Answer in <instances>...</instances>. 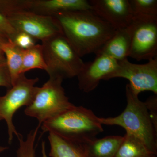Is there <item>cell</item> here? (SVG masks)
<instances>
[{
	"label": "cell",
	"mask_w": 157,
	"mask_h": 157,
	"mask_svg": "<svg viewBox=\"0 0 157 157\" xmlns=\"http://www.w3.org/2000/svg\"><path fill=\"white\" fill-rule=\"evenodd\" d=\"M53 17L81 57L96 54L116 31L93 10L62 12Z\"/></svg>",
	"instance_id": "obj_1"
},
{
	"label": "cell",
	"mask_w": 157,
	"mask_h": 157,
	"mask_svg": "<svg viewBox=\"0 0 157 157\" xmlns=\"http://www.w3.org/2000/svg\"><path fill=\"white\" fill-rule=\"evenodd\" d=\"M98 116L90 109L74 105L41 125L43 133L52 132L82 144L104 132Z\"/></svg>",
	"instance_id": "obj_2"
},
{
	"label": "cell",
	"mask_w": 157,
	"mask_h": 157,
	"mask_svg": "<svg viewBox=\"0 0 157 157\" xmlns=\"http://www.w3.org/2000/svg\"><path fill=\"white\" fill-rule=\"evenodd\" d=\"M127 106L123 112L115 117H99L102 125L119 126L126 133L134 135L144 144L153 154L157 155V129L155 128L144 102L138 95L126 86Z\"/></svg>",
	"instance_id": "obj_3"
},
{
	"label": "cell",
	"mask_w": 157,
	"mask_h": 157,
	"mask_svg": "<svg viewBox=\"0 0 157 157\" xmlns=\"http://www.w3.org/2000/svg\"><path fill=\"white\" fill-rule=\"evenodd\" d=\"M41 45L49 78L77 76L84 63L63 33L42 41Z\"/></svg>",
	"instance_id": "obj_4"
},
{
	"label": "cell",
	"mask_w": 157,
	"mask_h": 157,
	"mask_svg": "<svg viewBox=\"0 0 157 157\" xmlns=\"http://www.w3.org/2000/svg\"><path fill=\"white\" fill-rule=\"evenodd\" d=\"M63 81L61 78H49L42 87H38L32 103L26 107L25 115L37 119L39 127L74 106L66 95Z\"/></svg>",
	"instance_id": "obj_5"
},
{
	"label": "cell",
	"mask_w": 157,
	"mask_h": 157,
	"mask_svg": "<svg viewBox=\"0 0 157 157\" xmlns=\"http://www.w3.org/2000/svg\"><path fill=\"white\" fill-rule=\"evenodd\" d=\"M39 80L38 77L29 78L25 74H20L6 94L0 96V121L5 120L7 124L10 144L13 135L17 137L19 135L13 123V116L20 108L32 103L38 88L35 84Z\"/></svg>",
	"instance_id": "obj_6"
},
{
	"label": "cell",
	"mask_w": 157,
	"mask_h": 157,
	"mask_svg": "<svg viewBox=\"0 0 157 157\" xmlns=\"http://www.w3.org/2000/svg\"><path fill=\"white\" fill-rule=\"evenodd\" d=\"M119 62L116 70L104 80L123 78L129 81V86L137 95L145 91L157 94V57L144 64H137L129 61L128 59Z\"/></svg>",
	"instance_id": "obj_7"
},
{
	"label": "cell",
	"mask_w": 157,
	"mask_h": 157,
	"mask_svg": "<svg viewBox=\"0 0 157 157\" xmlns=\"http://www.w3.org/2000/svg\"><path fill=\"white\" fill-rule=\"evenodd\" d=\"M129 57L150 60L157 56V17H134Z\"/></svg>",
	"instance_id": "obj_8"
},
{
	"label": "cell",
	"mask_w": 157,
	"mask_h": 157,
	"mask_svg": "<svg viewBox=\"0 0 157 157\" xmlns=\"http://www.w3.org/2000/svg\"><path fill=\"white\" fill-rule=\"evenodd\" d=\"M17 32L28 34L35 40L41 42L63 33L56 20L54 17L45 16L27 11L10 13L6 16Z\"/></svg>",
	"instance_id": "obj_9"
},
{
	"label": "cell",
	"mask_w": 157,
	"mask_h": 157,
	"mask_svg": "<svg viewBox=\"0 0 157 157\" xmlns=\"http://www.w3.org/2000/svg\"><path fill=\"white\" fill-rule=\"evenodd\" d=\"M118 65V61L110 57L96 55L94 61L84 63L77 76L79 89L85 93L92 91L101 80L116 70Z\"/></svg>",
	"instance_id": "obj_10"
},
{
	"label": "cell",
	"mask_w": 157,
	"mask_h": 157,
	"mask_svg": "<svg viewBox=\"0 0 157 157\" xmlns=\"http://www.w3.org/2000/svg\"><path fill=\"white\" fill-rule=\"evenodd\" d=\"M92 10L116 29L127 27L133 21L129 0H90Z\"/></svg>",
	"instance_id": "obj_11"
},
{
	"label": "cell",
	"mask_w": 157,
	"mask_h": 157,
	"mask_svg": "<svg viewBox=\"0 0 157 157\" xmlns=\"http://www.w3.org/2000/svg\"><path fill=\"white\" fill-rule=\"evenodd\" d=\"M23 11L53 17L62 12L92 10L86 0H22Z\"/></svg>",
	"instance_id": "obj_12"
},
{
	"label": "cell",
	"mask_w": 157,
	"mask_h": 157,
	"mask_svg": "<svg viewBox=\"0 0 157 157\" xmlns=\"http://www.w3.org/2000/svg\"><path fill=\"white\" fill-rule=\"evenodd\" d=\"M132 31L131 25L117 29L96 55H105L118 62L128 59L131 48Z\"/></svg>",
	"instance_id": "obj_13"
},
{
	"label": "cell",
	"mask_w": 157,
	"mask_h": 157,
	"mask_svg": "<svg viewBox=\"0 0 157 157\" xmlns=\"http://www.w3.org/2000/svg\"><path fill=\"white\" fill-rule=\"evenodd\" d=\"M123 139L122 136L111 135L81 144L86 157H114Z\"/></svg>",
	"instance_id": "obj_14"
},
{
	"label": "cell",
	"mask_w": 157,
	"mask_h": 157,
	"mask_svg": "<svg viewBox=\"0 0 157 157\" xmlns=\"http://www.w3.org/2000/svg\"><path fill=\"white\" fill-rule=\"evenodd\" d=\"M51 157H86L82 144L49 132Z\"/></svg>",
	"instance_id": "obj_15"
},
{
	"label": "cell",
	"mask_w": 157,
	"mask_h": 157,
	"mask_svg": "<svg viewBox=\"0 0 157 157\" xmlns=\"http://www.w3.org/2000/svg\"><path fill=\"white\" fill-rule=\"evenodd\" d=\"M0 47L6 58L12 85L21 74L24 50L15 45L10 39L1 41Z\"/></svg>",
	"instance_id": "obj_16"
},
{
	"label": "cell",
	"mask_w": 157,
	"mask_h": 157,
	"mask_svg": "<svg viewBox=\"0 0 157 157\" xmlns=\"http://www.w3.org/2000/svg\"><path fill=\"white\" fill-rule=\"evenodd\" d=\"M114 157H153L151 153L141 140L126 133Z\"/></svg>",
	"instance_id": "obj_17"
},
{
	"label": "cell",
	"mask_w": 157,
	"mask_h": 157,
	"mask_svg": "<svg viewBox=\"0 0 157 157\" xmlns=\"http://www.w3.org/2000/svg\"><path fill=\"white\" fill-rule=\"evenodd\" d=\"M40 69L46 71L45 64L42 45L36 44L24 50L21 74L33 69Z\"/></svg>",
	"instance_id": "obj_18"
},
{
	"label": "cell",
	"mask_w": 157,
	"mask_h": 157,
	"mask_svg": "<svg viewBox=\"0 0 157 157\" xmlns=\"http://www.w3.org/2000/svg\"><path fill=\"white\" fill-rule=\"evenodd\" d=\"M134 17H157V0H131Z\"/></svg>",
	"instance_id": "obj_19"
},
{
	"label": "cell",
	"mask_w": 157,
	"mask_h": 157,
	"mask_svg": "<svg viewBox=\"0 0 157 157\" xmlns=\"http://www.w3.org/2000/svg\"><path fill=\"white\" fill-rule=\"evenodd\" d=\"M39 128L37 127L36 128L30 132L25 140L22 135L20 134L18 135L17 137L19 140V146L17 151V157H35L34 144Z\"/></svg>",
	"instance_id": "obj_20"
},
{
	"label": "cell",
	"mask_w": 157,
	"mask_h": 157,
	"mask_svg": "<svg viewBox=\"0 0 157 157\" xmlns=\"http://www.w3.org/2000/svg\"><path fill=\"white\" fill-rule=\"evenodd\" d=\"M11 41L24 50L28 49L36 45V40L23 32H16Z\"/></svg>",
	"instance_id": "obj_21"
},
{
	"label": "cell",
	"mask_w": 157,
	"mask_h": 157,
	"mask_svg": "<svg viewBox=\"0 0 157 157\" xmlns=\"http://www.w3.org/2000/svg\"><path fill=\"white\" fill-rule=\"evenodd\" d=\"M16 32L8 19L0 13V39L11 40Z\"/></svg>",
	"instance_id": "obj_22"
},
{
	"label": "cell",
	"mask_w": 157,
	"mask_h": 157,
	"mask_svg": "<svg viewBox=\"0 0 157 157\" xmlns=\"http://www.w3.org/2000/svg\"><path fill=\"white\" fill-rule=\"evenodd\" d=\"M150 116L156 129H157V96L150 97L145 102Z\"/></svg>",
	"instance_id": "obj_23"
},
{
	"label": "cell",
	"mask_w": 157,
	"mask_h": 157,
	"mask_svg": "<svg viewBox=\"0 0 157 157\" xmlns=\"http://www.w3.org/2000/svg\"><path fill=\"white\" fill-rule=\"evenodd\" d=\"M0 86L6 87L8 89L12 86L6 59L0 60Z\"/></svg>",
	"instance_id": "obj_24"
},
{
	"label": "cell",
	"mask_w": 157,
	"mask_h": 157,
	"mask_svg": "<svg viewBox=\"0 0 157 157\" xmlns=\"http://www.w3.org/2000/svg\"><path fill=\"white\" fill-rule=\"evenodd\" d=\"M6 40V39H0V42H1V41H2V40ZM5 59H6V58H5V55H4V53H3L2 51L1 47H0V60Z\"/></svg>",
	"instance_id": "obj_25"
},
{
	"label": "cell",
	"mask_w": 157,
	"mask_h": 157,
	"mask_svg": "<svg viewBox=\"0 0 157 157\" xmlns=\"http://www.w3.org/2000/svg\"><path fill=\"white\" fill-rule=\"evenodd\" d=\"M42 157H47L46 156V153H45V143L44 142H42Z\"/></svg>",
	"instance_id": "obj_26"
},
{
	"label": "cell",
	"mask_w": 157,
	"mask_h": 157,
	"mask_svg": "<svg viewBox=\"0 0 157 157\" xmlns=\"http://www.w3.org/2000/svg\"><path fill=\"white\" fill-rule=\"evenodd\" d=\"M8 148L6 147H3L0 146V153L2 152L5 151L6 150L8 149Z\"/></svg>",
	"instance_id": "obj_27"
},
{
	"label": "cell",
	"mask_w": 157,
	"mask_h": 157,
	"mask_svg": "<svg viewBox=\"0 0 157 157\" xmlns=\"http://www.w3.org/2000/svg\"><path fill=\"white\" fill-rule=\"evenodd\" d=\"M156 157V156H154V157Z\"/></svg>",
	"instance_id": "obj_28"
}]
</instances>
